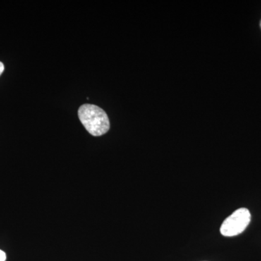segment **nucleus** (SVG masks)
Wrapping results in <instances>:
<instances>
[{"mask_svg": "<svg viewBox=\"0 0 261 261\" xmlns=\"http://www.w3.org/2000/svg\"><path fill=\"white\" fill-rule=\"evenodd\" d=\"M251 214L248 209L241 207L226 218L221 225L220 231L224 237H234L245 231L250 224Z\"/></svg>", "mask_w": 261, "mask_h": 261, "instance_id": "nucleus-2", "label": "nucleus"}, {"mask_svg": "<svg viewBox=\"0 0 261 261\" xmlns=\"http://www.w3.org/2000/svg\"><path fill=\"white\" fill-rule=\"evenodd\" d=\"M6 260V254L3 250H0V261Z\"/></svg>", "mask_w": 261, "mask_h": 261, "instance_id": "nucleus-3", "label": "nucleus"}, {"mask_svg": "<svg viewBox=\"0 0 261 261\" xmlns=\"http://www.w3.org/2000/svg\"><path fill=\"white\" fill-rule=\"evenodd\" d=\"M260 28H261V21H260Z\"/></svg>", "mask_w": 261, "mask_h": 261, "instance_id": "nucleus-5", "label": "nucleus"}, {"mask_svg": "<svg viewBox=\"0 0 261 261\" xmlns=\"http://www.w3.org/2000/svg\"><path fill=\"white\" fill-rule=\"evenodd\" d=\"M5 70V66L4 64H3L2 62H0V75H2V73H3V71H4Z\"/></svg>", "mask_w": 261, "mask_h": 261, "instance_id": "nucleus-4", "label": "nucleus"}, {"mask_svg": "<svg viewBox=\"0 0 261 261\" xmlns=\"http://www.w3.org/2000/svg\"><path fill=\"white\" fill-rule=\"evenodd\" d=\"M79 117L90 135L99 137L110 129V121L104 111L94 105L85 104L79 109Z\"/></svg>", "mask_w": 261, "mask_h": 261, "instance_id": "nucleus-1", "label": "nucleus"}]
</instances>
